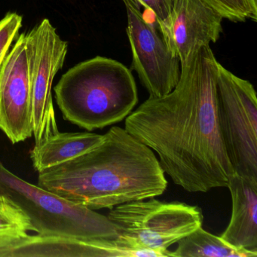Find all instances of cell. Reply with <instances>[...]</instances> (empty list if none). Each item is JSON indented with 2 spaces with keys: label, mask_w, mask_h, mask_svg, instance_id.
Wrapping results in <instances>:
<instances>
[{
  "label": "cell",
  "mask_w": 257,
  "mask_h": 257,
  "mask_svg": "<svg viewBox=\"0 0 257 257\" xmlns=\"http://www.w3.org/2000/svg\"><path fill=\"white\" fill-rule=\"evenodd\" d=\"M103 135L91 132H57L35 144L31 159L37 172L65 163L98 145Z\"/></svg>",
  "instance_id": "13"
},
{
  "label": "cell",
  "mask_w": 257,
  "mask_h": 257,
  "mask_svg": "<svg viewBox=\"0 0 257 257\" xmlns=\"http://www.w3.org/2000/svg\"><path fill=\"white\" fill-rule=\"evenodd\" d=\"M0 130L13 144L34 136L25 33L19 36L0 68Z\"/></svg>",
  "instance_id": "9"
},
{
  "label": "cell",
  "mask_w": 257,
  "mask_h": 257,
  "mask_svg": "<svg viewBox=\"0 0 257 257\" xmlns=\"http://www.w3.org/2000/svg\"><path fill=\"white\" fill-rule=\"evenodd\" d=\"M218 12L223 19L233 22L247 19L256 22L257 13L252 10L249 0H204Z\"/></svg>",
  "instance_id": "16"
},
{
  "label": "cell",
  "mask_w": 257,
  "mask_h": 257,
  "mask_svg": "<svg viewBox=\"0 0 257 257\" xmlns=\"http://www.w3.org/2000/svg\"><path fill=\"white\" fill-rule=\"evenodd\" d=\"M222 19L204 0H176L166 44L180 67L200 48L219 40Z\"/></svg>",
  "instance_id": "10"
},
{
  "label": "cell",
  "mask_w": 257,
  "mask_h": 257,
  "mask_svg": "<svg viewBox=\"0 0 257 257\" xmlns=\"http://www.w3.org/2000/svg\"><path fill=\"white\" fill-rule=\"evenodd\" d=\"M138 250L119 237L86 240L68 236L28 235L18 240L4 257H137Z\"/></svg>",
  "instance_id": "11"
},
{
  "label": "cell",
  "mask_w": 257,
  "mask_h": 257,
  "mask_svg": "<svg viewBox=\"0 0 257 257\" xmlns=\"http://www.w3.org/2000/svg\"><path fill=\"white\" fill-rule=\"evenodd\" d=\"M171 257H256L257 253L237 249L225 243L220 237L197 228L177 242Z\"/></svg>",
  "instance_id": "14"
},
{
  "label": "cell",
  "mask_w": 257,
  "mask_h": 257,
  "mask_svg": "<svg viewBox=\"0 0 257 257\" xmlns=\"http://www.w3.org/2000/svg\"><path fill=\"white\" fill-rule=\"evenodd\" d=\"M127 16V34L132 52V70L150 97L166 95L180 80L178 57L170 50L162 34L146 20L136 0H122Z\"/></svg>",
  "instance_id": "8"
},
{
  "label": "cell",
  "mask_w": 257,
  "mask_h": 257,
  "mask_svg": "<svg viewBox=\"0 0 257 257\" xmlns=\"http://www.w3.org/2000/svg\"><path fill=\"white\" fill-rule=\"evenodd\" d=\"M154 14L160 34L166 43L169 34L171 16L176 0H136Z\"/></svg>",
  "instance_id": "18"
},
{
  "label": "cell",
  "mask_w": 257,
  "mask_h": 257,
  "mask_svg": "<svg viewBox=\"0 0 257 257\" xmlns=\"http://www.w3.org/2000/svg\"><path fill=\"white\" fill-rule=\"evenodd\" d=\"M55 93L64 119L89 132L125 119L138 102L131 70L100 56L70 68L61 76Z\"/></svg>",
  "instance_id": "3"
},
{
  "label": "cell",
  "mask_w": 257,
  "mask_h": 257,
  "mask_svg": "<svg viewBox=\"0 0 257 257\" xmlns=\"http://www.w3.org/2000/svg\"><path fill=\"white\" fill-rule=\"evenodd\" d=\"M22 16L9 13L0 20V68L7 58L10 47L19 36L22 27Z\"/></svg>",
  "instance_id": "17"
},
{
  "label": "cell",
  "mask_w": 257,
  "mask_h": 257,
  "mask_svg": "<svg viewBox=\"0 0 257 257\" xmlns=\"http://www.w3.org/2000/svg\"><path fill=\"white\" fill-rule=\"evenodd\" d=\"M107 217L120 236L134 247L171 257L168 247L202 226L201 208L154 198L125 203L111 209Z\"/></svg>",
  "instance_id": "5"
},
{
  "label": "cell",
  "mask_w": 257,
  "mask_h": 257,
  "mask_svg": "<svg viewBox=\"0 0 257 257\" xmlns=\"http://www.w3.org/2000/svg\"><path fill=\"white\" fill-rule=\"evenodd\" d=\"M38 185L91 210L162 195L168 180L154 151L113 126L98 145L39 172Z\"/></svg>",
  "instance_id": "2"
},
{
  "label": "cell",
  "mask_w": 257,
  "mask_h": 257,
  "mask_svg": "<svg viewBox=\"0 0 257 257\" xmlns=\"http://www.w3.org/2000/svg\"><path fill=\"white\" fill-rule=\"evenodd\" d=\"M219 132L234 172L257 183V99L253 85L222 64L216 79Z\"/></svg>",
  "instance_id": "6"
},
{
  "label": "cell",
  "mask_w": 257,
  "mask_h": 257,
  "mask_svg": "<svg viewBox=\"0 0 257 257\" xmlns=\"http://www.w3.org/2000/svg\"><path fill=\"white\" fill-rule=\"evenodd\" d=\"M33 125L36 144L59 132L52 99L54 78L62 68L68 43L48 19L27 34Z\"/></svg>",
  "instance_id": "7"
},
{
  "label": "cell",
  "mask_w": 257,
  "mask_h": 257,
  "mask_svg": "<svg viewBox=\"0 0 257 257\" xmlns=\"http://www.w3.org/2000/svg\"><path fill=\"white\" fill-rule=\"evenodd\" d=\"M252 10L257 13V0H249Z\"/></svg>",
  "instance_id": "19"
},
{
  "label": "cell",
  "mask_w": 257,
  "mask_h": 257,
  "mask_svg": "<svg viewBox=\"0 0 257 257\" xmlns=\"http://www.w3.org/2000/svg\"><path fill=\"white\" fill-rule=\"evenodd\" d=\"M34 231L27 215L11 201L0 196V257L18 240Z\"/></svg>",
  "instance_id": "15"
},
{
  "label": "cell",
  "mask_w": 257,
  "mask_h": 257,
  "mask_svg": "<svg viewBox=\"0 0 257 257\" xmlns=\"http://www.w3.org/2000/svg\"><path fill=\"white\" fill-rule=\"evenodd\" d=\"M219 62L210 46L181 66L172 91L149 97L125 118L124 128L159 156L165 174L189 192L227 187L234 170L217 116Z\"/></svg>",
  "instance_id": "1"
},
{
  "label": "cell",
  "mask_w": 257,
  "mask_h": 257,
  "mask_svg": "<svg viewBox=\"0 0 257 257\" xmlns=\"http://www.w3.org/2000/svg\"><path fill=\"white\" fill-rule=\"evenodd\" d=\"M227 188L231 194V219L219 237L234 247L257 253V183L234 173Z\"/></svg>",
  "instance_id": "12"
},
{
  "label": "cell",
  "mask_w": 257,
  "mask_h": 257,
  "mask_svg": "<svg viewBox=\"0 0 257 257\" xmlns=\"http://www.w3.org/2000/svg\"><path fill=\"white\" fill-rule=\"evenodd\" d=\"M0 196L27 215L34 231L42 235L68 236L86 240H115V225L103 216L12 172L0 162Z\"/></svg>",
  "instance_id": "4"
}]
</instances>
